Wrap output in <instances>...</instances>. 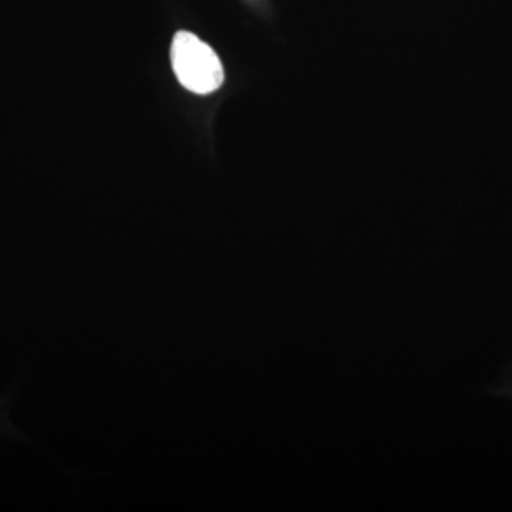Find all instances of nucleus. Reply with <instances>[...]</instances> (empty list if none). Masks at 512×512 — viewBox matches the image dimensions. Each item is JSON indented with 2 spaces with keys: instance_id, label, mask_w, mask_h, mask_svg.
Instances as JSON below:
<instances>
[{
  "instance_id": "1",
  "label": "nucleus",
  "mask_w": 512,
  "mask_h": 512,
  "mask_svg": "<svg viewBox=\"0 0 512 512\" xmlns=\"http://www.w3.org/2000/svg\"><path fill=\"white\" fill-rule=\"evenodd\" d=\"M171 64L184 89L195 94H210L224 83L220 57L200 37L181 30L171 45Z\"/></svg>"
}]
</instances>
